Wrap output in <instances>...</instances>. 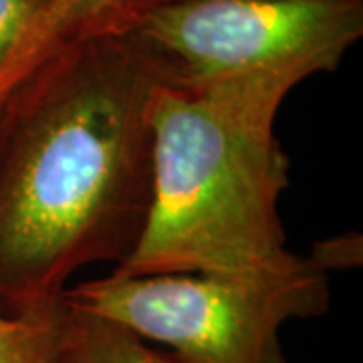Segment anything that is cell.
I'll use <instances>...</instances> for the list:
<instances>
[{"label": "cell", "mask_w": 363, "mask_h": 363, "mask_svg": "<svg viewBox=\"0 0 363 363\" xmlns=\"http://www.w3.org/2000/svg\"><path fill=\"white\" fill-rule=\"evenodd\" d=\"M9 113H11V93L0 99V145H2V138H4V130L9 123Z\"/></svg>", "instance_id": "9c48e42d"}, {"label": "cell", "mask_w": 363, "mask_h": 363, "mask_svg": "<svg viewBox=\"0 0 363 363\" xmlns=\"http://www.w3.org/2000/svg\"><path fill=\"white\" fill-rule=\"evenodd\" d=\"M47 0H0V73Z\"/></svg>", "instance_id": "ba28073f"}, {"label": "cell", "mask_w": 363, "mask_h": 363, "mask_svg": "<svg viewBox=\"0 0 363 363\" xmlns=\"http://www.w3.org/2000/svg\"><path fill=\"white\" fill-rule=\"evenodd\" d=\"M164 2L169 0H47L0 73V99L57 49L104 30H119L133 16Z\"/></svg>", "instance_id": "5b68a950"}, {"label": "cell", "mask_w": 363, "mask_h": 363, "mask_svg": "<svg viewBox=\"0 0 363 363\" xmlns=\"http://www.w3.org/2000/svg\"><path fill=\"white\" fill-rule=\"evenodd\" d=\"M168 67L130 30L51 52L11 91L0 145V315L47 317L67 283L140 242L152 204V123Z\"/></svg>", "instance_id": "6da1fadb"}, {"label": "cell", "mask_w": 363, "mask_h": 363, "mask_svg": "<svg viewBox=\"0 0 363 363\" xmlns=\"http://www.w3.org/2000/svg\"><path fill=\"white\" fill-rule=\"evenodd\" d=\"M305 69L182 83L154 93L152 204L140 242L109 274L230 272L289 259L279 204L291 160L277 138Z\"/></svg>", "instance_id": "7a4b0ae2"}, {"label": "cell", "mask_w": 363, "mask_h": 363, "mask_svg": "<svg viewBox=\"0 0 363 363\" xmlns=\"http://www.w3.org/2000/svg\"><path fill=\"white\" fill-rule=\"evenodd\" d=\"M121 28L182 83L291 67L317 75L362 39L363 0H169Z\"/></svg>", "instance_id": "277c9868"}, {"label": "cell", "mask_w": 363, "mask_h": 363, "mask_svg": "<svg viewBox=\"0 0 363 363\" xmlns=\"http://www.w3.org/2000/svg\"><path fill=\"white\" fill-rule=\"evenodd\" d=\"M51 363H176L125 327L63 301Z\"/></svg>", "instance_id": "8992f818"}, {"label": "cell", "mask_w": 363, "mask_h": 363, "mask_svg": "<svg viewBox=\"0 0 363 363\" xmlns=\"http://www.w3.org/2000/svg\"><path fill=\"white\" fill-rule=\"evenodd\" d=\"M63 301L164 343L176 363H286L281 329L329 309V271L315 255L230 272L83 281Z\"/></svg>", "instance_id": "3957f363"}, {"label": "cell", "mask_w": 363, "mask_h": 363, "mask_svg": "<svg viewBox=\"0 0 363 363\" xmlns=\"http://www.w3.org/2000/svg\"><path fill=\"white\" fill-rule=\"evenodd\" d=\"M59 311L47 317L0 315V363H51Z\"/></svg>", "instance_id": "52a82bcc"}]
</instances>
